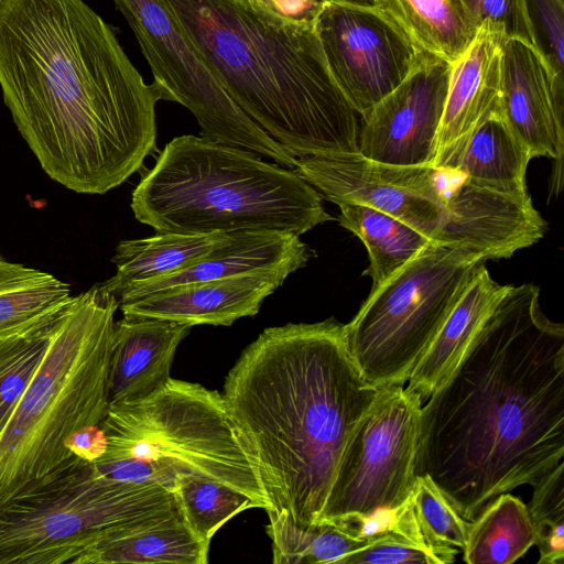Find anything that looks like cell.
Returning a JSON list of instances; mask_svg holds the SVG:
<instances>
[{"label":"cell","mask_w":564,"mask_h":564,"mask_svg":"<svg viewBox=\"0 0 564 564\" xmlns=\"http://www.w3.org/2000/svg\"><path fill=\"white\" fill-rule=\"evenodd\" d=\"M0 87L43 171L76 193L119 186L155 149L165 94L83 0H0Z\"/></svg>","instance_id":"6da1fadb"},{"label":"cell","mask_w":564,"mask_h":564,"mask_svg":"<svg viewBox=\"0 0 564 564\" xmlns=\"http://www.w3.org/2000/svg\"><path fill=\"white\" fill-rule=\"evenodd\" d=\"M540 289L511 286L421 406L416 476L466 520L564 464V327Z\"/></svg>","instance_id":"7a4b0ae2"},{"label":"cell","mask_w":564,"mask_h":564,"mask_svg":"<svg viewBox=\"0 0 564 564\" xmlns=\"http://www.w3.org/2000/svg\"><path fill=\"white\" fill-rule=\"evenodd\" d=\"M381 391L334 318L265 328L242 351L223 395L274 510L300 528L319 523L344 451Z\"/></svg>","instance_id":"3957f363"},{"label":"cell","mask_w":564,"mask_h":564,"mask_svg":"<svg viewBox=\"0 0 564 564\" xmlns=\"http://www.w3.org/2000/svg\"><path fill=\"white\" fill-rule=\"evenodd\" d=\"M235 104L295 158L357 153L358 113L336 84L314 20L265 0H158Z\"/></svg>","instance_id":"277c9868"},{"label":"cell","mask_w":564,"mask_h":564,"mask_svg":"<svg viewBox=\"0 0 564 564\" xmlns=\"http://www.w3.org/2000/svg\"><path fill=\"white\" fill-rule=\"evenodd\" d=\"M131 198L135 218L156 232L301 236L333 220L318 191L294 170L188 134L165 145Z\"/></svg>","instance_id":"5b68a950"},{"label":"cell","mask_w":564,"mask_h":564,"mask_svg":"<svg viewBox=\"0 0 564 564\" xmlns=\"http://www.w3.org/2000/svg\"><path fill=\"white\" fill-rule=\"evenodd\" d=\"M118 308L116 295L95 285L54 319L43 360L0 434V507L73 464L67 438L102 422Z\"/></svg>","instance_id":"8992f818"},{"label":"cell","mask_w":564,"mask_h":564,"mask_svg":"<svg viewBox=\"0 0 564 564\" xmlns=\"http://www.w3.org/2000/svg\"><path fill=\"white\" fill-rule=\"evenodd\" d=\"M99 458L141 459L218 481L273 509L257 459L223 394L170 378L145 399L111 404ZM98 459V460H99Z\"/></svg>","instance_id":"52a82bcc"},{"label":"cell","mask_w":564,"mask_h":564,"mask_svg":"<svg viewBox=\"0 0 564 564\" xmlns=\"http://www.w3.org/2000/svg\"><path fill=\"white\" fill-rule=\"evenodd\" d=\"M177 511L170 490L112 480L77 458L0 507V564H76L107 536Z\"/></svg>","instance_id":"ba28073f"},{"label":"cell","mask_w":564,"mask_h":564,"mask_svg":"<svg viewBox=\"0 0 564 564\" xmlns=\"http://www.w3.org/2000/svg\"><path fill=\"white\" fill-rule=\"evenodd\" d=\"M479 257L433 242L372 290L344 325L351 358L371 384L404 386L463 294Z\"/></svg>","instance_id":"9c48e42d"},{"label":"cell","mask_w":564,"mask_h":564,"mask_svg":"<svg viewBox=\"0 0 564 564\" xmlns=\"http://www.w3.org/2000/svg\"><path fill=\"white\" fill-rule=\"evenodd\" d=\"M421 406L404 386L382 388L344 451L319 523L349 528L376 516H393L410 502Z\"/></svg>","instance_id":"30bf717a"},{"label":"cell","mask_w":564,"mask_h":564,"mask_svg":"<svg viewBox=\"0 0 564 564\" xmlns=\"http://www.w3.org/2000/svg\"><path fill=\"white\" fill-rule=\"evenodd\" d=\"M165 94L188 109L200 137L236 147L293 170L296 158L258 127L230 98L218 78L158 0H113Z\"/></svg>","instance_id":"8fae6325"},{"label":"cell","mask_w":564,"mask_h":564,"mask_svg":"<svg viewBox=\"0 0 564 564\" xmlns=\"http://www.w3.org/2000/svg\"><path fill=\"white\" fill-rule=\"evenodd\" d=\"M314 28L336 84L361 118L408 77L421 55L365 0L324 1Z\"/></svg>","instance_id":"7c38bea8"},{"label":"cell","mask_w":564,"mask_h":564,"mask_svg":"<svg viewBox=\"0 0 564 564\" xmlns=\"http://www.w3.org/2000/svg\"><path fill=\"white\" fill-rule=\"evenodd\" d=\"M294 171L338 206L358 204L387 213L430 240L442 216V169L384 164L357 152L296 158Z\"/></svg>","instance_id":"4fadbf2b"},{"label":"cell","mask_w":564,"mask_h":564,"mask_svg":"<svg viewBox=\"0 0 564 564\" xmlns=\"http://www.w3.org/2000/svg\"><path fill=\"white\" fill-rule=\"evenodd\" d=\"M451 69L449 63L421 52L408 77L362 117L358 152L384 164L431 166Z\"/></svg>","instance_id":"5bb4252c"},{"label":"cell","mask_w":564,"mask_h":564,"mask_svg":"<svg viewBox=\"0 0 564 564\" xmlns=\"http://www.w3.org/2000/svg\"><path fill=\"white\" fill-rule=\"evenodd\" d=\"M545 230L546 223L531 198L477 186L458 173L456 181L447 184L431 242L479 256L484 261L499 260L534 245Z\"/></svg>","instance_id":"9a60e30c"},{"label":"cell","mask_w":564,"mask_h":564,"mask_svg":"<svg viewBox=\"0 0 564 564\" xmlns=\"http://www.w3.org/2000/svg\"><path fill=\"white\" fill-rule=\"evenodd\" d=\"M564 88L530 44L507 39L501 59V112L532 158L562 160Z\"/></svg>","instance_id":"2e32d148"},{"label":"cell","mask_w":564,"mask_h":564,"mask_svg":"<svg viewBox=\"0 0 564 564\" xmlns=\"http://www.w3.org/2000/svg\"><path fill=\"white\" fill-rule=\"evenodd\" d=\"M294 271L281 267L176 285L120 303L119 308L123 316L160 318L192 327L229 326L241 317L257 315L264 299Z\"/></svg>","instance_id":"e0dca14e"},{"label":"cell","mask_w":564,"mask_h":564,"mask_svg":"<svg viewBox=\"0 0 564 564\" xmlns=\"http://www.w3.org/2000/svg\"><path fill=\"white\" fill-rule=\"evenodd\" d=\"M311 257L308 247L294 234L272 230L231 232L221 245L193 264L174 273L130 283L116 297L120 304L176 285L281 267L299 270Z\"/></svg>","instance_id":"ac0fdd59"},{"label":"cell","mask_w":564,"mask_h":564,"mask_svg":"<svg viewBox=\"0 0 564 564\" xmlns=\"http://www.w3.org/2000/svg\"><path fill=\"white\" fill-rule=\"evenodd\" d=\"M192 326L123 316L115 322L108 373L109 405L148 398L171 378L175 351Z\"/></svg>","instance_id":"d6986e66"},{"label":"cell","mask_w":564,"mask_h":564,"mask_svg":"<svg viewBox=\"0 0 564 564\" xmlns=\"http://www.w3.org/2000/svg\"><path fill=\"white\" fill-rule=\"evenodd\" d=\"M505 40L499 32L482 24L465 53L452 64L432 164L486 119L502 113L501 59Z\"/></svg>","instance_id":"ffe728a7"},{"label":"cell","mask_w":564,"mask_h":564,"mask_svg":"<svg viewBox=\"0 0 564 564\" xmlns=\"http://www.w3.org/2000/svg\"><path fill=\"white\" fill-rule=\"evenodd\" d=\"M509 288L510 285L497 283L484 263L477 267L463 294L406 381L405 389L416 395L422 404L460 361Z\"/></svg>","instance_id":"44dd1931"},{"label":"cell","mask_w":564,"mask_h":564,"mask_svg":"<svg viewBox=\"0 0 564 564\" xmlns=\"http://www.w3.org/2000/svg\"><path fill=\"white\" fill-rule=\"evenodd\" d=\"M528 147L496 113L459 140L431 166L455 171L468 182L518 198H531L525 183Z\"/></svg>","instance_id":"7402d4cb"},{"label":"cell","mask_w":564,"mask_h":564,"mask_svg":"<svg viewBox=\"0 0 564 564\" xmlns=\"http://www.w3.org/2000/svg\"><path fill=\"white\" fill-rule=\"evenodd\" d=\"M208 550L209 545L196 538L177 511L107 536L76 564H206Z\"/></svg>","instance_id":"603a6c76"},{"label":"cell","mask_w":564,"mask_h":564,"mask_svg":"<svg viewBox=\"0 0 564 564\" xmlns=\"http://www.w3.org/2000/svg\"><path fill=\"white\" fill-rule=\"evenodd\" d=\"M420 52L451 65L465 53L477 26L462 0H370Z\"/></svg>","instance_id":"cb8c5ba5"},{"label":"cell","mask_w":564,"mask_h":564,"mask_svg":"<svg viewBox=\"0 0 564 564\" xmlns=\"http://www.w3.org/2000/svg\"><path fill=\"white\" fill-rule=\"evenodd\" d=\"M230 234L156 232L120 241L112 262L117 271L99 288L117 294L126 285L180 271L221 245Z\"/></svg>","instance_id":"d4e9b609"},{"label":"cell","mask_w":564,"mask_h":564,"mask_svg":"<svg viewBox=\"0 0 564 564\" xmlns=\"http://www.w3.org/2000/svg\"><path fill=\"white\" fill-rule=\"evenodd\" d=\"M72 299L69 284L0 254V338L52 322Z\"/></svg>","instance_id":"484cf974"},{"label":"cell","mask_w":564,"mask_h":564,"mask_svg":"<svg viewBox=\"0 0 564 564\" xmlns=\"http://www.w3.org/2000/svg\"><path fill=\"white\" fill-rule=\"evenodd\" d=\"M535 535L527 506L506 492L494 498L468 522L463 561L468 564H508L534 545Z\"/></svg>","instance_id":"4316f807"},{"label":"cell","mask_w":564,"mask_h":564,"mask_svg":"<svg viewBox=\"0 0 564 564\" xmlns=\"http://www.w3.org/2000/svg\"><path fill=\"white\" fill-rule=\"evenodd\" d=\"M340 226L357 236L366 246L369 267L362 275L380 284L404 265L430 238L413 226L375 208L358 204L339 205Z\"/></svg>","instance_id":"83f0119b"},{"label":"cell","mask_w":564,"mask_h":564,"mask_svg":"<svg viewBox=\"0 0 564 564\" xmlns=\"http://www.w3.org/2000/svg\"><path fill=\"white\" fill-rule=\"evenodd\" d=\"M265 511L269 518L267 533L272 540L275 564H344L368 541L334 523L321 522L300 528L282 512L274 509Z\"/></svg>","instance_id":"f1b7e54d"},{"label":"cell","mask_w":564,"mask_h":564,"mask_svg":"<svg viewBox=\"0 0 564 564\" xmlns=\"http://www.w3.org/2000/svg\"><path fill=\"white\" fill-rule=\"evenodd\" d=\"M173 495L191 531L209 545L214 534L239 512L258 508L248 496L218 481L192 474L177 476Z\"/></svg>","instance_id":"f546056e"},{"label":"cell","mask_w":564,"mask_h":564,"mask_svg":"<svg viewBox=\"0 0 564 564\" xmlns=\"http://www.w3.org/2000/svg\"><path fill=\"white\" fill-rule=\"evenodd\" d=\"M366 545L344 564H448L457 549L438 546L422 534L410 503L387 529L367 538Z\"/></svg>","instance_id":"4dcf8cb0"},{"label":"cell","mask_w":564,"mask_h":564,"mask_svg":"<svg viewBox=\"0 0 564 564\" xmlns=\"http://www.w3.org/2000/svg\"><path fill=\"white\" fill-rule=\"evenodd\" d=\"M54 319L28 333L0 338V434L43 360Z\"/></svg>","instance_id":"1f68e13d"},{"label":"cell","mask_w":564,"mask_h":564,"mask_svg":"<svg viewBox=\"0 0 564 564\" xmlns=\"http://www.w3.org/2000/svg\"><path fill=\"white\" fill-rule=\"evenodd\" d=\"M564 464L533 485L527 506L534 529L539 564H562L564 558Z\"/></svg>","instance_id":"d6a6232c"},{"label":"cell","mask_w":564,"mask_h":564,"mask_svg":"<svg viewBox=\"0 0 564 564\" xmlns=\"http://www.w3.org/2000/svg\"><path fill=\"white\" fill-rule=\"evenodd\" d=\"M411 503L419 528L429 542L463 551L468 521L427 475L416 476Z\"/></svg>","instance_id":"836d02e7"},{"label":"cell","mask_w":564,"mask_h":564,"mask_svg":"<svg viewBox=\"0 0 564 564\" xmlns=\"http://www.w3.org/2000/svg\"><path fill=\"white\" fill-rule=\"evenodd\" d=\"M535 47L547 64L556 86L564 88L563 0H525Z\"/></svg>","instance_id":"e575fe53"},{"label":"cell","mask_w":564,"mask_h":564,"mask_svg":"<svg viewBox=\"0 0 564 564\" xmlns=\"http://www.w3.org/2000/svg\"><path fill=\"white\" fill-rule=\"evenodd\" d=\"M462 1L477 29L482 24H487L499 32L506 40H521L535 47L525 0Z\"/></svg>","instance_id":"d590c367"},{"label":"cell","mask_w":564,"mask_h":564,"mask_svg":"<svg viewBox=\"0 0 564 564\" xmlns=\"http://www.w3.org/2000/svg\"><path fill=\"white\" fill-rule=\"evenodd\" d=\"M96 469L107 478L133 485L160 486L173 492L177 476L176 470L133 458L96 460Z\"/></svg>","instance_id":"8d00e7d4"},{"label":"cell","mask_w":564,"mask_h":564,"mask_svg":"<svg viewBox=\"0 0 564 564\" xmlns=\"http://www.w3.org/2000/svg\"><path fill=\"white\" fill-rule=\"evenodd\" d=\"M66 448L72 455L94 463L105 455L107 438L99 425H88L67 438Z\"/></svg>","instance_id":"74e56055"},{"label":"cell","mask_w":564,"mask_h":564,"mask_svg":"<svg viewBox=\"0 0 564 564\" xmlns=\"http://www.w3.org/2000/svg\"><path fill=\"white\" fill-rule=\"evenodd\" d=\"M283 15L296 20H314L321 4L326 0H265Z\"/></svg>","instance_id":"f35d334b"}]
</instances>
